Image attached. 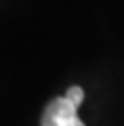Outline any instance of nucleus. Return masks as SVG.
<instances>
[{
    "mask_svg": "<svg viewBox=\"0 0 124 126\" xmlns=\"http://www.w3.org/2000/svg\"><path fill=\"white\" fill-rule=\"evenodd\" d=\"M41 126H85L78 117V106L65 96L54 98L43 111Z\"/></svg>",
    "mask_w": 124,
    "mask_h": 126,
    "instance_id": "f257e3e1",
    "label": "nucleus"
},
{
    "mask_svg": "<svg viewBox=\"0 0 124 126\" xmlns=\"http://www.w3.org/2000/svg\"><path fill=\"white\" fill-rule=\"evenodd\" d=\"M83 89H81L80 85H72V87H69V91L65 93V98L67 100H70V102L74 104V106H78L80 108V104L83 102Z\"/></svg>",
    "mask_w": 124,
    "mask_h": 126,
    "instance_id": "f03ea898",
    "label": "nucleus"
}]
</instances>
